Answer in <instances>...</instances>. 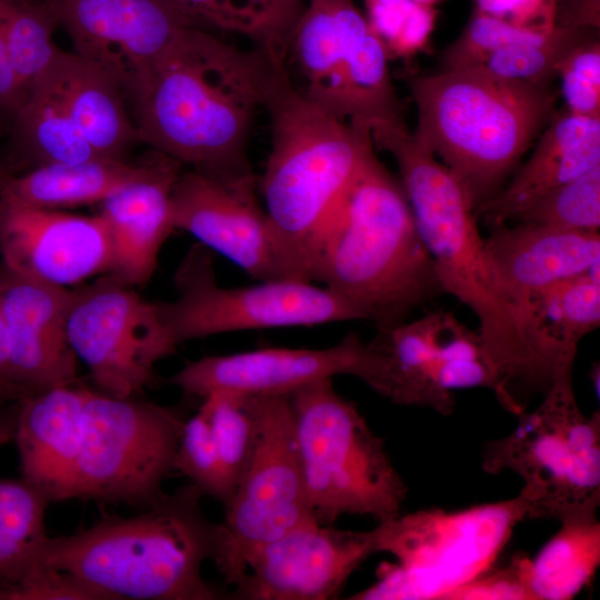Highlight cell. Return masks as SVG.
Masks as SVG:
<instances>
[{
    "label": "cell",
    "instance_id": "6da1fadb",
    "mask_svg": "<svg viewBox=\"0 0 600 600\" xmlns=\"http://www.w3.org/2000/svg\"><path fill=\"white\" fill-rule=\"evenodd\" d=\"M276 57L182 29L127 94L139 141L182 167L252 176L248 141Z\"/></svg>",
    "mask_w": 600,
    "mask_h": 600
},
{
    "label": "cell",
    "instance_id": "7a4b0ae2",
    "mask_svg": "<svg viewBox=\"0 0 600 600\" xmlns=\"http://www.w3.org/2000/svg\"><path fill=\"white\" fill-rule=\"evenodd\" d=\"M262 109L270 118L271 149L261 192L281 274L312 282L336 210L374 149L371 130L304 98L279 58L267 79Z\"/></svg>",
    "mask_w": 600,
    "mask_h": 600
},
{
    "label": "cell",
    "instance_id": "3957f363",
    "mask_svg": "<svg viewBox=\"0 0 600 600\" xmlns=\"http://www.w3.org/2000/svg\"><path fill=\"white\" fill-rule=\"evenodd\" d=\"M371 138L398 164L399 180L443 292L474 313L487 354L512 402L520 407L516 391L536 390L531 359L520 318L490 262L470 193L404 122L376 126Z\"/></svg>",
    "mask_w": 600,
    "mask_h": 600
},
{
    "label": "cell",
    "instance_id": "277c9868",
    "mask_svg": "<svg viewBox=\"0 0 600 600\" xmlns=\"http://www.w3.org/2000/svg\"><path fill=\"white\" fill-rule=\"evenodd\" d=\"M192 483L166 493L141 514L110 518L70 536L49 537L39 566L69 572L109 600H218L228 594L204 580L217 560L222 523L203 513Z\"/></svg>",
    "mask_w": 600,
    "mask_h": 600
},
{
    "label": "cell",
    "instance_id": "5b68a950",
    "mask_svg": "<svg viewBox=\"0 0 600 600\" xmlns=\"http://www.w3.org/2000/svg\"><path fill=\"white\" fill-rule=\"evenodd\" d=\"M316 281L376 328L407 321L444 293L399 179L371 150L326 233Z\"/></svg>",
    "mask_w": 600,
    "mask_h": 600
},
{
    "label": "cell",
    "instance_id": "8992f818",
    "mask_svg": "<svg viewBox=\"0 0 600 600\" xmlns=\"http://www.w3.org/2000/svg\"><path fill=\"white\" fill-rule=\"evenodd\" d=\"M414 139L466 187L476 208L494 197L554 114L551 87L504 80L480 67L413 77Z\"/></svg>",
    "mask_w": 600,
    "mask_h": 600
},
{
    "label": "cell",
    "instance_id": "52a82bcc",
    "mask_svg": "<svg viewBox=\"0 0 600 600\" xmlns=\"http://www.w3.org/2000/svg\"><path fill=\"white\" fill-rule=\"evenodd\" d=\"M306 491L314 519L368 516L378 522L401 513L408 488L358 407L336 391L332 378L289 394Z\"/></svg>",
    "mask_w": 600,
    "mask_h": 600
},
{
    "label": "cell",
    "instance_id": "ba28073f",
    "mask_svg": "<svg viewBox=\"0 0 600 600\" xmlns=\"http://www.w3.org/2000/svg\"><path fill=\"white\" fill-rule=\"evenodd\" d=\"M528 519L517 496L461 510L399 513L373 528L376 552L393 557L378 580L350 599L446 600L493 567L516 527Z\"/></svg>",
    "mask_w": 600,
    "mask_h": 600
},
{
    "label": "cell",
    "instance_id": "9c48e42d",
    "mask_svg": "<svg viewBox=\"0 0 600 600\" xmlns=\"http://www.w3.org/2000/svg\"><path fill=\"white\" fill-rule=\"evenodd\" d=\"M518 417L508 436L486 446L482 468L488 473L511 471L522 480L518 496L530 519L597 514L600 413L581 411L572 373L556 379L540 404Z\"/></svg>",
    "mask_w": 600,
    "mask_h": 600
},
{
    "label": "cell",
    "instance_id": "30bf717a",
    "mask_svg": "<svg viewBox=\"0 0 600 600\" xmlns=\"http://www.w3.org/2000/svg\"><path fill=\"white\" fill-rule=\"evenodd\" d=\"M361 381L393 403L430 408L442 416L453 412L454 391L486 388L516 414L478 330L451 311H431L410 322L377 328L364 342Z\"/></svg>",
    "mask_w": 600,
    "mask_h": 600
},
{
    "label": "cell",
    "instance_id": "8fae6325",
    "mask_svg": "<svg viewBox=\"0 0 600 600\" xmlns=\"http://www.w3.org/2000/svg\"><path fill=\"white\" fill-rule=\"evenodd\" d=\"M184 419L173 409L87 389L69 499L150 507L158 502Z\"/></svg>",
    "mask_w": 600,
    "mask_h": 600
},
{
    "label": "cell",
    "instance_id": "7c38bea8",
    "mask_svg": "<svg viewBox=\"0 0 600 600\" xmlns=\"http://www.w3.org/2000/svg\"><path fill=\"white\" fill-rule=\"evenodd\" d=\"M211 250L189 248L173 274L177 297L156 302L170 338L180 343L224 332L361 320L341 297L312 282L274 279L242 288L218 284Z\"/></svg>",
    "mask_w": 600,
    "mask_h": 600
},
{
    "label": "cell",
    "instance_id": "4fadbf2b",
    "mask_svg": "<svg viewBox=\"0 0 600 600\" xmlns=\"http://www.w3.org/2000/svg\"><path fill=\"white\" fill-rule=\"evenodd\" d=\"M224 508L223 541L214 566L232 587L243 577L253 550L317 521L307 497L289 394L262 397L256 446Z\"/></svg>",
    "mask_w": 600,
    "mask_h": 600
},
{
    "label": "cell",
    "instance_id": "5bb4252c",
    "mask_svg": "<svg viewBox=\"0 0 600 600\" xmlns=\"http://www.w3.org/2000/svg\"><path fill=\"white\" fill-rule=\"evenodd\" d=\"M67 333L98 390L119 398L142 393L177 349L156 302L110 273L72 289Z\"/></svg>",
    "mask_w": 600,
    "mask_h": 600
},
{
    "label": "cell",
    "instance_id": "9a60e30c",
    "mask_svg": "<svg viewBox=\"0 0 600 600\" xmlns=\"http://www.w3.org/2000/svg\"><path fill=\"white\" fill-rule=\"evenodd\" d=\"M72 51L107 70L126 98L184 28L199 27L174 0H43Z\"/></svg>",
    "mask_w": 600,
    "mask_h": 600
},
{
    "label": "cell",
    "instance_id": "2e32d148",
    "mask_svg": "<svg viewBox=\"0 0 600 600\" xmlns=\"http://www.w3.org/2000/svg\"><path fill=\"white\" fill-rule=\"evenodd\" d=\"M376 553L374 530H342L312 521L253 550L229 598L329 600Z\"/></svg>",
    "mask_w": 600,
    "mask_h": 600
},
{
    "label": "cell",
    "instance_id": "e0dca14e",
    "mask_svg": "<svg viewBox=\"0 0 600 600\" xmlns=\"http://www.w3.org/2000/svg\"><path fill=\"white\" fill-rule=\"evenodd\" d=\"M174 230L231 260L259 281L283 279L254 174L222 178L181 171L171 194Z\"/></svg>",
    "mask_w": 600,
    "mask_h": 600
},
{
    "label": "cell",
    "instance_id": "ac0fdd59",
    "mask_svg": "<svg viewBox=\"0 0 600 600\" xmlns=\"http://www.w3.org/2000/svg\"><path fill=\"white\" fill-rule=\"evenodd\" d=\"M4 270L52 286H79L111 267L102 219L0 201Z\"/></svg>",
    "mask_w": 600,
    "mask_h": 600
},
{
    "label": "cell",
    "instance_id": "d6986e66",
    "mask_svg": "<svg viewBox=\"0 0 600 600\" xmlns=\"http://www.w3.org/2000/svg\"><path fill=\"white\" fill-rule=\"evenodd\" d=\"M363 361L364 341L350 332L337 344L323 349L264 348L203 357L187 363L169 383L184 394L200 398L213 392L290 394L337 374L360 379Z\"/></svg>",
    "mask_w": 600,
    "mask_h": 600
},
{
    "label": "cell",
    "instance_id": "ffe728a7",
    "mask_svg": "<svg viewBox=\"0 0 600 600\" xmlns=\"http://www.w3.org/2000/svg\"><path fill=\"white\" fill-rule=\"evenodd\" d=\"M9 372L19 399L76 383L77 357L67 319L72 289L0 272Z\"/></svg>",
    "mask_w": 600,
    "mask_h": 600
},
{
    "label": "cell",
    "instance_id": "44dd1931",
    "mask_svg": "<svg viewBox=\"0 0 600 600\" xmlns=\"http://www.w3.org/2000/svg\"><path fill=\"white\" fill-rule=\"evenodd\" d=\"M484 242L494 273L519 318L536 293L600 269L599 232L501 223L491 227Z\"/></svg>",
    "mask_w": 600,
    "mask_h": 600
},
{
    "label": "cell",
    "instance_id": "7402d4cb",
    "mask_svg": "<svg viewBox=\"0 0 600 600\" xmlns=\"http://www.w3.org/2000/svg\"><path fill=\"white\" fill-rule=\"evenodd\" d=\"M182 166L159 152L143 177L120 187L99 203L111 247L108 273L132 287L152 277L160 250L174 230L171 194Z\"/></svg>",
    "mask_w": 600,
    "mask_h": 600
},
{
    "label": "cell",
    "instance_id": "603a6c76",
    "mask_svg": "<svg viewBox=\"0 0 600 600\" xmlns=\"http://www.w3.org/2000/svg\"><path fill=\"white\" fill-rule=\"evenodd\" d=\"M87 389L71 383L20 399L13 439L22 479L50 502L69 497L82 437Z\"/></svg>",
    "mask_w": 600,
    "mask_h": 600
},
{
    "label": "cell",
    "instance_id": "cb8c5ba5",
    "mask_svg": "<svg viewBox=\"0 0 600 600\" xmlns=\"http://www.w3.org/2000/svg\"><path fill=\"white\" fill-rule=\"evenodd\" d=\"M536 389L572 373L583 337L600 323V269L552 284L520 311Z\"/></svg>",
    "mask_w": 600,
    "mask_h": 600
},
{
    "label": "cell",
    "instance_id": "d4e9b609",
    "mask_svg": "<svg viewBox=\"0 0 600 600\" xmlns=\"http://www.w3.org/2000/svg\"><path fill=\"white\" fill-rule=\"evenodd\" d=\"M538 138L508 184L476 208L490 227L514 220L541 194L600 166V118L554 113Z\"/></svg>",
    "mask_w": 600,
    "mask_h": 600
},
{
    "label": "cell",
    "instance_id": "484cf974",
    "mask_svg": "<svg viewBox=\"0 0 600 600\" xmlns=\"http://www.w3.org/2000/svg\"><path fill=\"white\" fill-rule=\"evenodd\" d=\"M369 29L352 0H308L290 38L284 61L297 74L289 77L290 81L304 98L336 118L342 73Z\"/></svg>",
    "mask_w": 600,
    "mask_h": 600
},
{
    "label": "cell",
    "instance_id": "4316f807",
    "mask_svg": "<svg viewBox=\"0 0 600 600\" xmlns=\"http://www.w3.org/2000/svg\"><path fill=\"white\" fill-rule=\"evenodd\" d=\"M69 113L84 140L102 159L129 160L139 141L119 81L98 64L60 50L53 60Z\"/></svg>",
    "mask_w": 600,
    "mask_h": 600
},
{
    "label": "cell",
    "instance_id": "83f0119b",
    "mask_svg": "<svg viewBox=\"0 0 600 600\" xmlns=\"http://www.w3.org/2000/svg\"><path fill=\"white\" fill-rule=\"evenodd\" d=\"M9 138L7 163L2 168L10 174L48 164L102 159L70 116L53 61L32 84L26 102L11 121Z\"/></svg>",
    "mask_w": 600,
    "mask_h": 600
},
{
    "label": "cell",
    "instance_id": "f1b7e54d",
    "mask_svg": "<svg viewBox=\"0 0 600 600\" xmlns=\"http://www.w3.org/2000/svg\"><path fill=\"white\" fill-rule=\"evenodd\" d=\"M159 152L139 162L93 159L54 163L0 178V201L33 208L59 209L100 203L113 191L146 176Z\"/></svg>",
    "mask_w": 600,
    "mask_h": 600
},
{
    "label": "cell",
    "instance_id": "f546056e",
    "mask_svg": "<svg viewBox=\"0 0 600 600\" xmlns=\"http://www.w3.org/2000/svg\"><path fill=\"white\" fill-rule=\"evenodd\" d=\"M560 523L537 556L526 559L530 600L572 599L591 582L600 566L598 514L571 517Z\"/></svg>",
    "mask_w": 600,
    "mask_h": 600
},
{
    "label": "cell",
    "instance_id": "4dcf8cb0",
    "mask_svg": "<svg viewBox=\"0 0 600 600\" xmlns=\"http://www.w3.org/2000/svg\"><path fill=\"white\" fill-rule=\"evenodd\" d=\"M49 502L23 479L0 478V600L39 566Z\"/></svg>",
    "mask_w": 600,
    "mask_h": 600
},
{
    "label": "cell",
    "instance_id": "1f68e13d",
    "mask_svg": "<svg viewBox=\"0 0 600 600\" xmlns=\"http://www.w3.org/2000/svg\"><path fill=\"white\" fill-rule=\"evenodd\" d=\"M262 397L213 392L202 398L199 408L208 421L233 492L256 446Z\"/></svg>",
    "mask_w": 600,
    "mask_h": 600
},
{
    "label": "cell",
    "instance_id": "d6a6232c",
    "mask_svg": "<svg viewBox=\"0 0 600 600\" xmlns=\"http://www.w3.org/2000/svg\"><path fill=\"white\" fill-rule=\"evenodd\" d=\"M198 24L248 36L258 48L286 58L291 31L280 0H174Z\"/></svg>",
    "mask_w": 600,
    "mask_h": 600
},
{
    "label": "cell",
    "instance_id": "836d02e7",
    "mask_svg": "<svg viewBox=\"0 0 600 600\" xmlns=\"http://www.w3.org/2000/svg\"><path fill=\"white\" fill-rule=\"evenodd\" d=\"M0 24L16 72L30 92L61 50L53 41L59 24L43 0H0Z\"/></svg>",
    "mask_w": 600,
    "mask_h": 600
},
{
    "label": "cell",
    "instance_id": "e575fe53",
    "mask_svg": "<svg viewBox=\"0 0 600 600\" xmlns=\"http://www.w3.org/2000/svg\"><path fill=\"white\" fill-rule=\"evenodd\" d=\"M590 30L594 29L556 26L548 33L501 48L476 66L504 80L551 87L560 61L574 46L591 37Z\"/></svg>",
    "mask_w": 600,
    "mask_h": 600
},
{
    "label": "cell",
    "instance_id": "d590c367",
    "mask_svg": "<svg viewBox=\"0 0 600 600\" xmlns=\"http://www.w3.org/2000/svg\"><path fill=\"white\" fill-rule=\"evenodd\" d=\"M514 220L564 230L599 232L600 166L541 194Z\"/></svg>",
    "mask_w": 600,
    "mask_h": 600
},
{
    "label": "cell",
    "instance_id": "8d00e7d4",
    "mask_svg": "<svg viewBox=\"0 0 600 600\" xmlns=\"http://www.w3.org/2000/svg\"><path fill=\"white\" fill-rule=\"evenodd\" d=\"M173 471H179L203 496L226 506L232 497L220 456L204 414L198 412L184 420L176 449Z\"/></svg>",
    "mask_w": 600,
    "mask_h": 600
},
{
    "label": "cell",
    "instance_id": "74e56055",
    "mask_svg": "<svg viewBox=\"0 0 600 600\" xmlns=\"http://www.w3.org/2000/svg\"><path fill=\"white\" fill-rule=\"evenodd\" d=\"M557 77L567 111L600 118V42L588 38L574 46L560 61Z\"/></svg>",
    "mask_w": 600,
    "mask_h": 600
},
{
    "label": "cell",
    "instance_id": "f35d334b",
    "mask_svg": "<svg viewBox=\"0 0 600 600\" xmlns=\"http://www.w3.org/2000/svg\"><path fill=\"white\" fill-rule=\"evenodd\" d=\"M540 34L543 33L521 29L477 12L457 40L444 50L440 69L476 66L501 48L528 41Z\"/></svg>",
    "mask_w": 600,
    "mask_h": 600
},
{
    "label": "cell",
    "instance_id": "ab89813d",
    "mask_svg": "<svg viewBox=\"0 0 600 600\" xmlns=\"http://www.w3.org/2000/svg\"><path fill=\"white\" fill-rule=\"evenodd\" d=\"M1 600H109L78 577L58 569L38 566Z\"/></svg>",
    "mask_w": 600,
    "mask_h": 600
},
{
    "label": "cell",
    "instance_id": "60d3db41",
    "mask_svg": "<svg viewBox=\"0 0 600 600\" xmlns=\"http://www.w3.org/2000/svg\"><path fill=\"white\" fill-rule=\"evenodd\" d=\"M526 554H516L452 591L446 600H530L524 579Z\"/></svg>",
    "mask_w": 600,
    "mask_h": 600
},
{
    "label": "cell",
    "instance_id": "b9f144b4",
    "mask_svg": "<svg viewBox=\"0 0 600 600\" xmlns=\"http://www.w3.org/2000/svg\"><path fill=\"white\" fill-rule=\"evenodd\" d=\"M477 12L514 27L547 33L557 26L559 0H476Z\"/></svg>",
    "mask_w": 600,
    "mask_h": 600
},
{
    "label": "cell",
    "instance_id": "7bdbcfd3",
    "mask_svg": "<svg viewBox=\"0 0 600 600\" xmlns=\"http://www.w3.org/2000/svg\"><path fill=\"white\" fill-rule=\"evenodd\" d=\"M436 10L432 6L416 3L396 39L387 47L389 57H410L422 50L432 33Z\"/></svg>",
    "mask_w": 600,
    "mask_h": 600
},
{
    "label": "cell",
    "instance_id": "ee69618b",
    "mask_svg": "<svg viewBox=\"0 0 600 600\" xmlns=\"http://www.w3.org/2000/svg\"><path fill=\"white\" fill-rule=\"evenodd\" d=\"M26 89L13 67L7 41L0 24V114L10 123L26 102Z\"/></svg>",
    "mask_w": 600,
    "mask_h": 600
},
{
    "label": "cell",
    "instance_id": "f6af8a7d",
    "mask_svg": "<svg viewBox=\"0 0 600 600\" xmlns=\"http://www.w3.org/2000/svg\"><path fill=\"white\" fill-rule=\"evenodd\" d=\"M0 396L17 397L9 372V343L6 317L1 296L0 278ZM18 398V397H17Z\"/></svg>",
    "mask_w": 600,
    "mask_h": 600
},
{
    "label": "cell",
    "instance_id": "bcb514c9",
    "mask_svg": "<svg viewBox=\"0 0 600 600\" xmlns=\"http://www.w3.org/2000/svg\"><path fill=\"white\" fill-rule=\"evenodd\" d=\"M304 1L306 0H280L283 16L291 31V36L306 8Z\"/></svg>",
    "mask_w": 600,
    "mask_h": 600
},
{
    "label": "cell",
    "instance_id": "7dc6e473",
    "mask_svg": "<svg viewBox=\"0 0 600 600\" xmlns=\"http://www.w3.org/2000/svg\"><path fill=\"white\" fill-rule=\"evenodd\" d=\"M16 420H0V447L8 443L14 437Z\"/></svg>",
    "mask_w": 600,
    "mask_h": 600
},
{
    "label": "cell",
    "instance_id": "c3c4849f",
    "mask_svg": "<svg viewBox=\"0 0 600 600\" xmlns=\"http://www.w3.org/2000/svg\"><path fill=\"white\" fill-rule=\"evenodd\" d=\"M6 173H8V172H7V171L2 168V166L0 164V178H1L3 174H6Z\"/></svg>",
    "mask_w": 600,
    "mask_h": 600
},
{
    "label": "cell",
    "instance_id": "681fc988",
    "mask_svg": "<svg viewBox=\"0 0 600 600\" xmlns=\"http://www.w3.org/2000/svg\"><path fill=\"white\" fill-rule=\"evenodd\" d=\"M18 1H22V2H36V1H39V0H18Z\"/></svg>",
    "mask_w": 600,
    "mask_h": 600
}]
</instances>
